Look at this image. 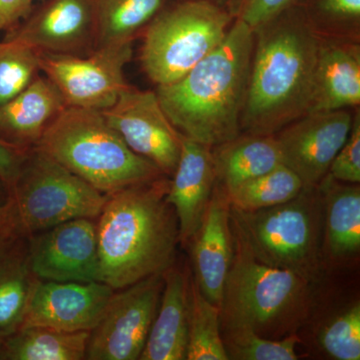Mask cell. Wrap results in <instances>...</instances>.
I'll list each match as a JSON object with an SVG mask.
<instances>
[{"label": "cell", "instance_id": "cell-17", "mask_svg": "<svg viewBox=\"0 0 360 360\" xmlns=\"http://www.w3.org/2000/svg\"><path fill=\"white\" fill-rule=\"evenodd\" d=\"M172 177L167 200L176 214L179 243L186 245L200 227L217 184L212 148L181 134L179 160Z\"/></svg>", "mask_w": 360, "mask_h": 360}, {"label": "cell", "instance_id": "cell-5", "mask_svg": "<svg viewBox=\"0 0 360 360\" xmlns=\"http://www.w3.org/2000/svg\"><path fill=\"white\" fill-rule=\"evenodd\" d=\"M231 221L233 258L220 317L226 331L250 329L264 336L266 330L283 328L300 311L307 295V276L259 262L232 217Z\"/></svg>", "mask_w": 360, "mask_h": 360}, {"label": "cell", "instance_id": "cell-31", "mask_svg": "<svg viewBox=\"0 0 360 360\" xmlns=\"http://www.w3.org/2000/svg\"><path fill=\"white\" fill-rule=\"evenodd\" d=\"M322 348L338 360L360 359V305L333 319L319 338Z\"/></svg>", "mask_w": 360, "mask_h": 360}, {"label": "cell", "instance_id": "cell-12", "mask_svg": "<svg viewBox=\"0 0 360 360\" xmlns=\"http://www.w3.org/2000/svg\"><path fill=\"white\" fill-rule=\"evenodd\" d=\"M25 239L30 269L40 281H99L96 219L68 220Z\"/></svg>", "mask_w": 360, "mask_h": 360}, {"label": "cell", "instance_id": "cell-27", "mask_svg": "<svg viewBox=\"0 0 360 360\" xmlns=\"http://www.w3.org/2000/svg\"><path fill=\"white\" fill-rule=\"evenodd\" d=\"M220 309L206 300L191 278V317L186 359H229L220 335Z\"/></svg>", "mask_w": 360, "mask_h": 360}, {"label": "cell", "instance_id": "cell-19", "mask_svg": "<svg viewBox=\"0 0 360 360\" xmlns=\"http://www.w3.org/2000/svg\"><path fill=\"white\" fill-rule=\"evenodd\" d=\"M162 278L160 307L139 360L186 359L191 276L174 264Z\"/></svg>", "mask_w": 360, "mask_h": 360}, {"label": "cell", "instance_id": "cell-6", "mask_svg": "<svg viewBox=\"0 0 360 360\" xmlns=\"http://www.w3.org/2000/svg\"><path fill=\"white\" fill-rule=\"evenodd\" d=\"M9 225L26 238L75 219H96L108 195L37 148L9 189Z\"/></svg>", "mask_w": 360, "mask_h": 360}, {"label": "cell", "instance_id": "cell-24", "mask_svg": "<svg viewBox=\"0 0 360 360\" xmlns=\"http://www.w3.org/2000/svg\"><path fill=\"white\" fill-rule=\"evenodd\" d=\"M39 281L30 269L26 239L21 238L0 264V338L2 340L13 335L22 326Z\"/></svg>", "mask_w": 360, "mask_h": 360}, {"label": "cell", "instance_id": "cell-38", "mask_svg": "<svg viewBox=\"0 0 360 360\" xmlns=\"http://www.w3.org/2000/svg\"><path fill=\"white\" fill-rule=\"evenodd\" d=\"M245 0H227L225 2L224 7L231 13L234 18L238 16L241 7L245 4Z\"/></svg>", "mask_w": 360, "mask_h": 360}, {"label": "cell", "instance_id": "cell-35", "mask_svg": "<svg viewBox=\"0 0 360 360\" xmlns=\"http://www.w3.org/2000/svg\"><path fill=\"white\" fill-rule=\"evenodd\" d=\"M33 0H0V30H13L32 14Z\"/></svg>", "mask_w": 360, "mask_h": 360}, {"label": "cell", "instance_id": "cell-21", "mask_svg": "<svg viewBox=\"0 0 360 360\" xmlns=\"http://www.w3.org/2000/svg\"><path fill=\"white\" fill-rule=\"evenodd\" d=\"M212 158L217 182L227 193L283 165L274 134H239L212 148Z\"/></svg>", "mask_w": 360, "mask_h": 360}, {"label": "cell", "instance_id": "cell-26", "mask_svg": "<svg viewBox=\"0 0 360 360\" xmlns=\"http://www.w3.org/2000/svg\"><path fill=\"white\" fill-rule=\"evenodd\" d=\"M303 188L304 184L300 176L281 165L226 193L233 210L250 212L292 200Z\"/></svg>", "mask_w": 360, "mask_h": 360}, {"label": "cell", "instance_id": "cell-39", "mask_svg": "<svg viewBox=\"0 0 360 360\" xmlns=\"http://www.w3.org/2000/svg\"><path fill=\"white\" fill-rule=\"evenodd\" d=\"M208 1L214 2V4H219V6L224 7L225 2H226L227 0H208Z\"/></svg>", "mask_w": 360, "mask_h": 360}, {"label": "cell", "instance_id": "cell-37", "mask_svg": "<svg viewBox=\"0 0 360 360\" xmlns=\"http://www.w3.org/2000/svg\"><path fill=\"white\" fill-rule=\"evenodd\" d=\"M9 208L11 198L8 189L0 181V227L9 225Z\"/></svg>", "mask_w": 360, "mask_h": 360}, {"label": "cell", "instance_id": "cell-28", "mask_svg": "<svg viewBox=\"0 0 360 360\" xmlns=\"http://www.w3.org/2000/svg\"><path fill=\"white\" fill-rule=\"evenodd\" d=\"M319 37L360 41V0H295Z\"/></svg>", "mask_w": 360, "mask_h": 360}, {"label": "cell", "instance_id": "cell-11", "mask_svg": "<svg viewBox=\"0 0 360 360\" xmlns=\"http://www.w3.org/2000/svg\"><path fill=\"white\" fill-rule=\"evenodd\" d=\"M101 112L134 153L153 162L163 174H174L181 134L168 120L156 92L129 85L115 103Z\"/></svg>", "mask_w": 360, "mask_h": 360}, {"label": "cell", "instance_id": "cell-1", "mask_svg": "<svg viewBox=\"0 0 360 360\" xmlns=\"http://www.w3.org/2000/svg\"><path fill=\"white\" fill-rule=\"evenodd\" d=\"M253 32L241 130L253 135L276 134L309 113L319 37L295 4Z\"/></svg>", "mask_w": 360, "mask_h": 360}, {"label": "cell", "instance_id": "cell-36", "mask_svg": "<svg viewBox=\"0 0 360 360\" xmlns=\"http://www.w3.org/2000/svg\"><path fill=\"white\" fill-rule=\"evenodd\" d=\"M21 238H23L11 225L0 227V264L6 259Z\"/></svg>", "mask_w": 360, "mask_h": 360}, {"label": "cell", "instance_id": "cell-8", "mask_svg": "<svg viewBox=\"0 0 360 360\" xmlns=\"http://www.w3.org/2000/svg\"><path fill=\"white\" fill-rule=\"evenodd\" d=\"M314 188L304 187L292 200L255 212L231 207L232 219L259 262L305 276L315 269L319 210Z\"/></svg>", "mask_w": 360, "mask_h": 360}, {"label": "cell", "instance_id": "cell-16", "mask_svg": "<svg viewBox=\"0 0 360 360\" xmlns=\"http://www.w3.org/2000/svg\"><path fill=\"white\" fill-rule=\"evenodd\" d=\"M231 207L229 194L217 182L200 227L188 243L194 281L206 300L219 309L233 258Z\"/></svg>", "mask_w": 360, "mask_h": 360}, {"label": "cell", "instance_id": "cell-13", "mask_svg": "<svg viewBox=\"0 0 360 360\" xmlns=\"http://www.w3.org/2000/svg\"><path fill=\"white\" fill-rule=\"evenodd\" d=\"M354 115L347 110L303 115L274 134L283 163L311 188L328 174L331 162L347 141Z\"/></svg>", "mask_w": 360, "mask_h": 360}, {"label": "cell", "instance_id": "cell-40", "mask_svg": "<svg viewBox=\"0 0 360 360\" xmlns=\"http://www.w3.org/2000/svg\"><path fill=\"white\" fill-rule=\"evenodd\" d=\"M2 345H4V340L0 338V359H1Z\"/></svg>", "mask_w": 360, "mask_h": 360}, {"label": "cell", "instance_id": "cell-18", "mask_svg": "<svg viewBox=\"0 0 360 360\" xmlns=\"http://www.w3.org/2000/svg\"><path fill=\"white\" fill-rule=\"evenodd\" d=\"M359 104L360 41L319 37L309 113Z\"/></svg>", "mask_w": 360, "mask_h": 360}, {"label": "cell", "instance_id": "cell-14", "mask_svg": "<svg viewBox=\"0 0 360 360\" xmlns=\"http://www.w3.org/2000/svg\"><path fill=\"white\" fill-rule=\"evenodd\" d=\"M6 39L44 53L85 56L96 51V20L92 0H49Z\"/></svg>", "mask_w": 360, "mask_h": 360}, {"label": "cell", "instance_id": "cell-3", "mask_svg": "<svg viewBox=\"0 0 360 360\" xmlns=\"http://www.w3.org/2000/svg\"><path fill=\"white\" fill-rule=\"evenodd\" d=\"M253 46V30L234 18L217 49L176 82L158 85L156 96L177 131L210 148L240 134Z\"/></svg>", "mask_w": 360, "mask_h": 360}, {"label": "cell", "instance_id": "cell-22", "mask_svg": "<svg viewBox=\"0 0 360 360\" xmlns=\"http://www.w3.org/2000/svg\"><path fill=\"white\" fill-rule=\"evenodd\" d=\"M89 331L65 333L44 326L18 329L4 338L0 360L85 359Z\"/></svg>", "mask_w": 360, "mask_h": 360}, {"label": "cell", "instance_id": "cell-33", "mask_svg": "<svg viewBox=\"0 0 360 360\" xmlns=\"http://www.w3.org/2000/svg\"><path fill=\"white\" fill-rule=\"evenodd\" d=\"M295 2V0H245L236 18L245 21L253 30Z\"/></svg>", "mask_w": 360, "mask_h": 360}, {"label": "cell", "instance_id": "cell-32", "mask_svg": "<svg viewBox=\"0 0 360 360\" xmlns=\"http://www.w3.org/2000/svg\"><path fill=\"white\" fill-rule=\"evenodd\" d=\"M328 175L338 181L356 184L360 182V115H354L347 141L329 167Z\"/></svg>", "mask_w": 360, "mask_h": 360}, {"label": "cell", "instance_id": "cell-34", "mask_svg": "<svg viewBox=\"0 0 360 360\" xmlns=\"http://www.w3.org/2000/svg\"><path fill=\"white\" fill-rule=\"evenodd\" d=\"M30 149L15 146L0 137V181L8 191L20 175Z\"/></svg>", "mask_w": 360, "mask_h": 360}, {"label": "cell", "instance_id": "cell-29", "mask_svg": "<svg viewBox=\"0 0 360 360\" xmlns=\"http://www.w3.org/2000/svg\"><path fill=\"white\" fill-rule=\"evenodd\" d=\"M39 54L16 39L0 42V105L20 94L39 77Z\"/></svg>", "mask_w": 360, "mask_h": 360}, {"label": "cell", "instance_id": "cell-25", "mask_svg": "<svg viewBox=\"0 0 360 360\" xmlns=\"http://www.w3.org/2000/svg\"><path fill=\"white\" fill-rule=\"evenodd\" d=\"M326 188V243L331 255L345 257L360 248V189L359 186H341L326 175L321 180Z\"/></svg>", "mask_w": 360, "mask_h": 360}, {"label": "cell", "instance_id": "cell-23", "mask_svg": "<svg viewBox=\"0 0 360 360\" xmlns=\"http://www.w3.org/2000/svg\"><path fill=\"white\" fill-rule=\"evenodd\" d=\"M96 20V49L132 44L167 0H92Z\"/></svg>", "mask_w": 360, "mask_h": 360}, {"label": "cell", "instance_id": "cell-10", "mask_svg": "<svg viewBox=\"0 0 360 360\" xmlns=\"http://www.w3.org/2000/svg\"><path fill=\"white\" fill-rule=\"evenodd\" d=\"M162 274L115 290L96 328L85 359H139L160 307Z\"/></svg>", "mask_w": 360, "mask_h": 360}, {"label": "cell", "instance_id": "cell-4", "mask_svg": "<svg viewBox=\"0 0 360 360\" xmlns=\"http://www.w3.org/2000/svg\"><path fill=\"white\" fill-rule=\"evenodd\" d=\"M34 148L108 196L165 175L134 153L101 111L66 106Z\"/></svg>", "mask_w": 360, "mask_h": 360}, {"label": "cell", "instance_id": "cell-7", "mask_svg": "<svg viewBox=\"0 0 360 360\" xmlns=\"http://www.w3.org/2000/svg\"><path fill=\"white\" fill-rule=\"evenodd\" d=\"M234 18L208 0H186L165 8L143 30L142 70L156 85L184 77L217 49Z\"/></svg>", "mask_w": 360, "mask_h": 360}, {"label": "cell", "instance_id": "cell-9", "mask_svg": "<svg viewBox=\"0 0 360 360\" xmlns=\"http://www.w3.org/2000/svg\"><path fill=\"white\" fill-rule=\"evenodd\" d=\"M39 53L40 70L70 108L108 110L129 85L124 68L132 58V44L101 47L85 56Z\"/></svg>", "mask_w": 360, "mask_h": 360}, {"label": "cell", "instance_id": "cell-20", "mask_svg": "<svg viewBox=\"0 0 360 360\" xmlns=\"http://www.w3.org/2000/svg\"><path fill=\"white\" fill-rule=\"evenodd\" d=\"M65 108L58 87L39 75L20 94L0 105V137L21 148H34Z\"/></svg>", "mask_w": 360, "mask_h": 360}, {"label": "cell", "instance_id": "cell-15", "mask_svg": "<svg viewBox=\"0 0 360 360\" xmlns=\"http://www.w3.org/2000/svg\"><path fill=\"white\" fill-rule=\"evenodd\" d=\"M115 290L101 281H39L20 328L44 326L79 333L96 328Z\"/></svg>", "mask_w": 360, "mask_h": 360}, {"label": "cell", "instance_id": "cell-2", "mask_svg": "<svg viewBox=\"0 0 360 360\" xmlns=\"http://www.w3.org/2000/svg\"><path fill=\"white\" fill-rule=\"evenodd\" d=\"M161 175L108 196L97 217L99 281L122 290L174 264L179 222Z\"/></svg>", "mask_w": 360, "mask_h": 360}, {"label": "cell", "instance_id": "cell-30", "mask_svg": "<svg viewBox=\"0 0 360 360\" xmlns=\"http://www.w3.org/2000/svg\"><path fill=\"white\" fill-rule=\"evenodd\" d=\"M224 345L229 359L296 360L300 355L296 345L300 338L290 335L281 340H272L250 329H236L225 333Z\"/></svg>", "mask_w": 360, "mask_h": 360}]
</instances>
